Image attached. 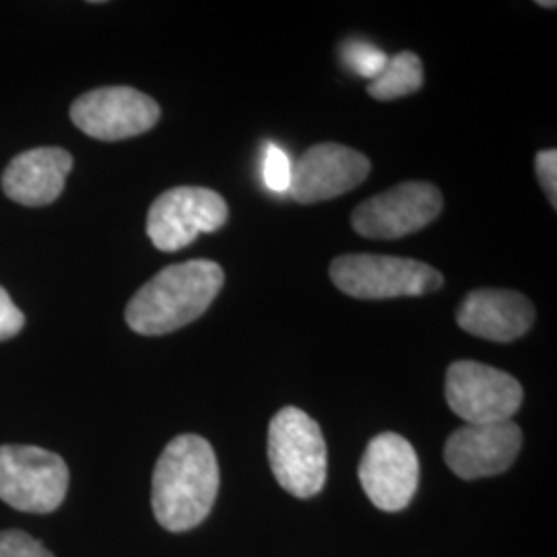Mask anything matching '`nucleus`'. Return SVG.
I'll list each match as a JSON object with an SVG mask.
<instances>
[{
  "instance_id": "nucleus-1",
  "label": "nucleus",
  "mask_w": 557,
  "mask_h": 557,
  "mask_svg": "<svg viewBox=\"0 0 557 557\" xmlns=\"http://www.w3.org/2000/svg\"><path fill=\"white\" fill-rule=\"evenodd\" d=\"M153 512L163 529L182 533L209 517L220 492V465L213 446L200 436L172 440L156 465Z\"/></svg>"
},
{
  "instance_id": "nucleus-2",
  "label": "nucleus",
  "mask_w": 557,
  "mask_h": 557,
  "mask_svg": "<svg viewBox=\"0 0 557 557\" xmlns=\"http://www.w3.org/2000/svg\"><path fill=\"white\" fill-rule=\"evenodd\" d=\"M213 260H188L161 269L126 306V324L145 337H160L202 317L223 287Z\"/></svg>"
},
{
  "instance_id": "nucleus-3",
  "label": "nucleus",
  "mask_w": 557,
  "mask_h": 557,
  "mask_svg": "<svg viewBox=\"0 0 557 557\" xmlns=\"http://www.w3.org/2000/svg\"><path fill=\"white\" fill-rule=\"evenodd\" d=\"M269 462L278 485L296 496L312 498L326 481V442L319 423L298 407H283L269 425Z\"/></svg>"
},
{
  "instance_id": "nucleus-4",
  "label": "nucleus",
  "mask_w": 557,
  "mask_h": 557,
  "mask_svg": "<svg viewBox=\"0 0 557 557\" xmlns=\"http://www.w3.org/2000/svg\"><path fill=\"white\" fill-rule=\"evenodd\" d=\"M329 273L338 292L358 299L428 296L444 283L438 269L425 262L382 255H343Z\"/></svg>"
},
{
  "instance_id": "nucleus-5",
  "label": "nucleus",
  "mask_w": 557,
  "mask_h": 557,
  "mask_svg": "<svg viewBox=\"0 0 557 557\" xmlns=\"http://www.w3.org/2000/svg\"><path fill=\"white\" fill-rule=\"evenodd\" d=\"M69 490L66 462L38 446H0V499L21 512H54Z\"/></svg>"
},
{
  "instance_id": "nucleus-6",
  "label": "nucleus",
  "mask_w": 557,
  "mask_h": 557,
  "mask_svg": "<svg viewBox=\"0 0 557 557\" xmlns=\"http://www.w3.org/2000/svg\"><path fill=\"white\" fill-rule=\"evenodd\" d=\"M230 218L220 193L200 186H178L156 199L147 215V236L161 252L190 246L200 234L218 232Z\"/></svg>"
},
{
  "instance_id": "nucleus-7",
  "label": "nucleus",
  "mask_w": 557,
  "mask_h": 557,
  "mask_svg": "<svg viewBox=\"0 0 557 557\" xmlns=\"http://www.w3.org/2000/svg\"><path fill=\"white\" fill-rule=\"evenodd\" d=\"M448 407L467 425L510 421L522 403V386L510 374L492 366L460 359L446 372Z\"/></svg>"
},
{
  "instance_id": "nucleus-8",
  "label": "nucleus",
  "mask_w": 557,
  "mask_h": 557,
  "mask_svg": "<svg viewBox=\"0 0 557 557\" xmlns=\"http://www.w3.org/2000/svg\"><path fill=\"white\" fill-rule=\"evenodd\" d=\"M442 207L444 199L438 186L430 182H403L363 200L351 215V225L363 238H405L428 227L438 218Z\"/></svg>"
},
{
  "instance_id": "nucleus-9",
  "label": "nucleus",
  "mask_w": 557,
  "mask_h": 557,
  "mask_svg": "<svg viewBox=\"0 0 557 557\" xmlns=\"http://www.w3.org/2000/svg\"><path fill=\"white\" fill-rule=\"evenodd\" d=\"M160 114V103L133 87H100L71 108L75 126L98 140L139 137L158 124Z\"/></svg>"
},
{
  "instance_id": "nucleus-10",
  "label": "nucleus",
  "mask_w": 557,
  "mask_h": 557,
  "mask_svg": "<svg viewBox=\"0 0 557 557\" xmlns=\"http://www.w3.org/2000/svg\"><path fill=\"white\" fill-rule=\"evenodd\" d=\"M358 475L366 496L376 508L384 512L405 510L418 492V453L409 440L384 432L370 440Z\"/></svg>"
},
{
  "instance_id": "nucleus-11",
  "label": "nucleus",
  "mask_w": 557,
  "mask_h": 557,
  "mask_svg": "<svg viewBox=\"0 0 557 557\" xmlns=\"http://www.w3.org/2000/svg\"><path fill=\"white\" fill-rule=\"evenodd\" d=\"M370 160L351 147L320 143L292 165L289 193L301 205L335 199L370 176Z\"/></svg>"
},
{
  "instance_id": "nucleus-12",
  "label": "nucleus",
  "mask_w": 557,
  "mask_h": 557,
  "mask_svg": "<svg viewBox=\"0 0 557 557\" xmlns=\"http://www.w3.org/2000/svg\"><path fill=\"white\" fill-rule=\"evenodd\" d=\"M522 446V430L517 423L499 421L465 425L446 440L444 460L460 479L494 478L512 467Z\"/></svg>"
},
{
  "instance_id": "nucleus-13",
  "label": "nucleus",
  "mask_w": 557,
  "mask_h": 557,
  "mask_svg": "<svg viewBox=\"0 0 557 557\" xmlns=\"http://www.w3.org/2000/svg\"><path fill=\"white\" fill-rule=\"evenodd\" d=\"M457 322L473 337L510 343L531 331L535 306L517 292L475 289L458 306Z\"/></svg>"
},
{
  "instance_id": "nucleus-14",
  "label": "nucleus",
  "mask_w": 557,
  "mask_h": 557,
  "mask_svg": "<svg viewBox=\"0 0 557 557\" xmlns=\"http://www.w3.org/2000/svg\"><path fill=\"white\" fill-rule=\"evenodd\" d=\"M73 158L60 147H40L17 156L2 174L4 195L25 207H44L59 199Z\"/></svg>"
},
{
  "instance_id": "nucleus-15",
  "label": "nucleus",
  "mask_w": 557,
  "mask_h": 557,
  "mask_svg": "<svg viewBox=\"0 0 557 557\" xmlns=\"http://www.w3.org/2000/svg\"><path fill=\"white\" fill-rule=\"evenodd\" d=\"M423 85V64L413 52H398L388 59L376 79L368 83V94L380 101L398 100L411 96Z\"/></svg>"
},
{
  "instance_id": "nucleus-16",
  "label": "nucleus",
  "mask_w": 557,
  "mask_h": 557,
  "mask_svg": "<svg viewBox=\"0 0 557 557\" xmlns=\"http://www.w3.org/2000/svg\"><path fill=\"white\" fill-rule=\"evenodd\" d=\"M343 59L358 77H368L370 81L376 79L388 62V57L376 46L359 40L347 41L343 46Z\"/></svg>"
},
{
  "instance_id": "nucleus-17",
  "label": "nucleus",
  "mask_w": 557,
  "mask_h": 557,
  "mask_svg": "<svg viewBox=\"0 0 557 557\" xmlns=\"http://www.w3.org/2000/svg\"><path fill=\"white\" fill-rule=\"evenodd\" d=\"M262 178L273 193H289L292 182V163L287 153L277 145H267L264 149V163H262Z\"/></svg>"
},
{
  "instance_id": "nucleus-18",
  "label": "nucleus",
  "mask_w": 557,
  "mask_h": 557,
  "mask_svg": "<svg viewBox=\"0 0 557 557\" xmlns=\"http://www.w3.org/2000/svg\"><path fill=\"white\" fill-rule=\"evenodd\" d=\"M0 557H54L38 539L23 531H0Z\"/></svg>"
},
{
  "instance_id": "nucleus-19",
  "label": "nucleus",
  "mask_w": 557,
  "mask_h": 557,
  "mask_svg": "<svg viewBox=\"0 0 557 557\" xmlns=\"http://www.w3.org/2000/svg\"><path fill=\"white\" fill-rule=\"evenodd\" d=\"M535 170H537V178L547 195L549 202L556 209L557 205V151L556 149H545L539 151L535 158Z\"/></svg>"
},
{
  "instance_id": "nucleus-20",
  "label": "nucleus",
  "mask_w": 557,
  "mask_h": 557,
  "mask_svg": "<svg viewBox=\"0 0 557 557\" xmlns=\"http://www.w3.org/2000/svg\"><path fill=\"white\" fill-rule=\"evenodd\" d=\"M23 324H25L23 312L4 292V287H0V341L15 337L23 329Z\"/></svg>"
},
{
  "instance_id": "nucleus-21",
  "label": "nucleus",
  "mask_w": 557,
  "mask_h": 557,
  "mask_svg": "<svg viewBox=\"0 0 557 557\" xmlns=\"http://www.w3.org/2000/svg\"><path fill=\"white\" fill-rule=\"evenodd\" d=\"M539 7H547V9H556V2H537Z\"/></svg>"
}]
</instances>
